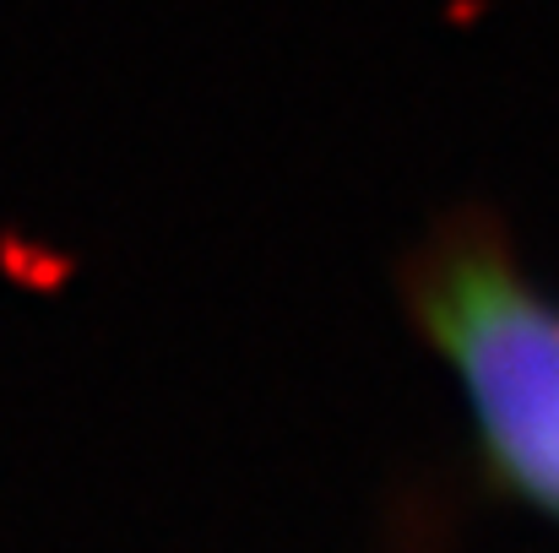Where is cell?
Wrapping results in <instances>:
<instances>
[{
	"instance_id": "6da1fadb",
	"label": "cell",
	"mask_w": 559,
	"mask_h": 553,
	"mask_svg": "<svg viewBox=\"0 0 559 553\" xmlns=\"http://www.w3.org/2000/svg\"><path fill=\"white\" fill-rule=\"evenodd\" d=\"M396 299L456 385L478 489L559 527V293L495 212L456 206L396 261Z\"/></svg>"
}]
</instances>
